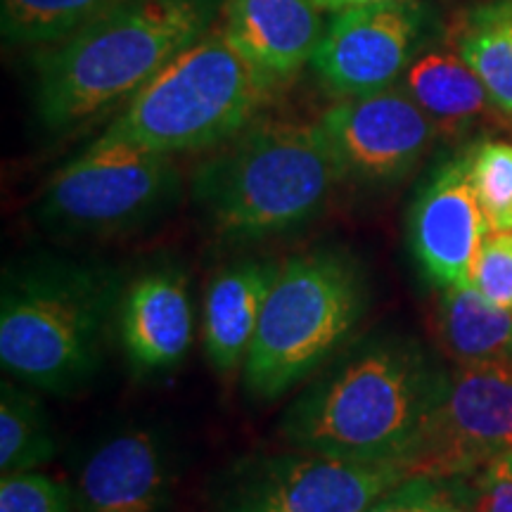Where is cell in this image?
Wrapping results in <instances>:
<instances>
[{
  "instance_id": "6da1fadb",
  "label": "cell",
  "mask_w": 512,
  "mask_h": 512,
  "mask_svg": "<svg viewBox=\"0 0 512 512\" xmlns=\"http://www.w3.org/2000/svg\"><path fill=\"white\" fill-rule=\"evenodd\" d=\"M448 373L411 337L366 339L294 399L280 432L299 451L411 472Z\"/></svg>"
},
{
  "instance_id": "7a4b0ae2",
  "label": "cell",
  "mask_w": 512,
  "mask_h": 512,
  "mask_svg": "<svg viewBox=\"0 0 512 512\" xmlns=\"http://www.w3.org/2000/svg\"><path fill=\"white\" fill-rule=\"evenodd\" d=\"M223 0H124L34 53V107L48 133H69L128 105L178 53L214 29Z\"/></svg>"
},
{
  "instance_id": "3957f363",
  "label": "cell",
  "mask_w": 512,
  "mask_h": 512,
  "mask_svg": "<svg viewBox=\"0 0 512 512\" xmlns=\"http://www.w3.org/2000/svg\"><path fill=\"white\" fill-rule=\"evenodd\" d=\"M347 181L320 124L252 121L192 174V200L216 238L259 242L316 219Z\"/></svg>"
},
{
  "instance_id": "277c9868",
  "label": "cell",
  "mask_w": 512,
  "mask_h": 512,
  "mask_svg": "<svg viewBox=\"0 0 512 512\" xmlns=\"http://www.w3.org/2000/svg\"><path fill=\"white\" fill-rule=\"evenodd\" d=\"M121 294L117 268L95 261L36 259L8 268L0 363L41 392H79L98 373Z\"/></svg>"
},
{
  "instance_id": "5b68a950",
  "label": "cell",
  "mask_w": 512,
  "mask_h": 512,
  "mask_svg": "<svg viewBox=\"0 0 512 512\" xmlns=\"http://www.w3.org/2000/svg\"><path fill=\"white\" fill-rule=\"evenodd\" d=\"M366 311L368 278L356 256L320 247L285 259L242 366L245 389L261 401L287 394L349 342Z\"/></svg>"
},
{
  "instance_id": "8992f818",
  "label": "cell",
  "mask_w": 512,
  "mask_h": 512,
  "mask_svg": "<svg viewBox=\"0 0 512 512\" xmlns=\"http://www.w3.org/2000/svg\"><path fill=\"white\" fill-rule=\"evenodd\" d=\"M271 83L211 29L178 53L102 136L178 155L228 143L256 121Z\"/></svg>"
},
{
  "instance_id": "52a82bcc",
  "label": "cell",
  "mask_w": 512,
  "mask_h": 512,
  "mask_svg": "<svg viewBox=\"0 0 512 512\" xmlns=\"http://www.w3.org/2000/svg\"><path fill=\"white\" fill-rule=\"evenodd\" d=\"M174 155L100 136L50 178L36 221L62 240H107L157 221L178 202Z\"/></svg>"
},
{
  "instance_id": "ba28073f",
  "label": "cell",
  "mask_w": 512,
  "mask_h": 512,
  "mask_svg": "<svg viewBox=\"0 0 512 512\" xmlns=\"http://www.w3.org/2000/svg\"><path fill=\"white\" fill-rule=\"evenodd\" d=\"M411 477L403 465L320 453L242 458L219 479L216 512H363Z\"/></svg>"
},
{
  "instance_id": "9c48e42d",
  "label": "cell",
  "mask_w": 512,
  "mask_h": 512,
  "mask_svg": "<svg viewBox=\"0 0 512 512\" xmlns=\"http://www.w3.org/2000/svg\"><path fill=\"white\" fill-rule=\"evenodd\" d=\"M439 19L420 0L368 5L332 15L311 67L337 98L392 88L434 38Z\"/></svg>"
},
{
  "instance_id": "30bf717a",
  "label": "cell",
  "mask_w": 512,
  "mask_h": 512,
  "mask_svg": "<svg viewBox=\"0 0 512 512\" xmlns=\"http://www.w3.org/2000/svg\"><path fill=\"white\" fill-rule=\"evenodd\" d=\"M505 453H512V358L456 366L411 475L460 482Z\"/></svg>"
},
{
  "instance_id": "8fae6325",
  "label": "cell",
  "mask_w": 512,
  "mask_h": 512,
  "mask_svg": "<svg viewBox=\"0 0 512 512\" xmlns=\"http://www.w3.org/2000/svg\"><path fill=\"white\" fill-rule=\"evenodd\" d=\"M344 178L368 188L401 183L432 150L439 128L396 83L384 91L339 98L318 119Z\"/></svg>"
},
{
  "instance_id": "7c38bea8",
  "label": "cell",
  "mask_w": 512,
  "mask_h": 512,
  "mask_svg": "<svg viewBox=\"0 0 512 512\" xmlns=\"http://www.w3.org/2000/svg\"><path fill=\"white\" fill-rule=\"evenodd\" d=\"M491 226L472 188L470 145L441 159L415 192L408 245L420 271L439 290L470 285Z\"/></svg>"
},
{
  "instance_id": "4fadbf2b",
  "label": "cell",
  "mask_w": 512,
  "mask_h": 512,
  "mask_svg": "<svg viewBox=\"0 0 512 512\" xmlns=\"http://www.w3.org/2000/svg\"><path fill=\"white\" fill-rule=\"evenodd\" d=\"M174 463L162 434L126 427L100 441L76 482L79 512H169Z\"/></svg>"
},
{
  "instance_id": "5bb4252c",
  "label": "cell",
  "mask_w": 512,
  "mask_h": 512,
  "mask_svg": "<svg viewBox=\"0 0 512 512\" xmlns=\"http://www.w3.org/2000/svg\"><path fill=\"white\" fill-rule=\"evenodd\" d=\"M117 328L138 375H162L181 366L195 339L188 275L174 266L136 275L121 294Z\"/></svg>"
},
{
  "instance_id": "9a60e30c",
  "label": "cell",
  "mask_w": 512,
  "mask_h": 512,
  "mask_svg": "<svg viewBox=\"0 0 512 512\" xmlns=\"http://www.w3.org/2000/svg\"><path fill=\"white\" fill-rule=\"evenodd\" d=\"M221 31L275 88L297 76L323 38V10L313 0H223Z\"/></svg>"
},
{
  "instance_id": "2e32d148",
  "label": "cell",
  "mask_w": 512,
  "mask_h": 512,
  "mask_svg": "<svg viewBox=\"0 0 512 512\" xmlns=\"http://www.w3.org/2000/svg\"><path fill=\"white\" fill-rule=\"evenodd\" d=\"M280 261L240 259L211 278L204 297V351L216 373L245 366Z\"/></svg>"
},
{
  "instance_id": "e0dca14e",
  "label": "cell",
  "mask_w": 512,
  "mask_h": 512,
  "mask_svg": "<svg viewBox=\"0 0 512 512\" xmlns=\"http://www.w3.org/2000/svg\"><path fill=\"white\" fill-rule=\"evenodd\" d=\"M399 86L437 124L439 136H465L496 110L484 83L456 46H441L434 38L408 64Z\"/></svg>"
},
{
  "instance_id": "ac0fdd59",
  "label": "cell",
  "mask_w": 512,
  "mask_h": 512,
  "mask_svg": "<svg viewBox=\"0 0 512 512\" xmlns=\"http://www.w3.org/2000/svg\"><path fill=\"white\" fill-rule=\"evenodd\" d=\"M441 349L456 366L512 358V311L501 309L475 285L441 290L437 309Z\"/></svg>"
},
{
  "instance_id": "d6986e66",
  "label": "cell",
  "mask_w": 512,
  "mask_h": 512,
  "mask_svg": "<svg viewBox=\"0 0 512 512\" xmlns=\"http://www.w3.org/2000/svg\"><path fill=\"white\" fill-rule=\"evenodd\" d=\"M453 46L484 83L496 112L512 119V0H484L463 12Z\"/></svg>"
},
{
  "instance_id": "ffe728a7",
  "label": "cell",
  "mask_w": 512,
  "mask_h": 512,
  "mask_svg": "<svg viewBox=\"0 0 512 512\" xmlns=\"http://www.w3.org/2000/svg\"><path fill=\"white\" fill-rule=\"evenodd\" d=\"M124 0H0V27L10 48L43 50L64 41Z\"/></svg>"
},
{
  "instance_id": "44dd1931",
  "label": "cell",
  "mask_w": 512,
  "mask_h": 512,
  "mask_svg": "<svg viewBox=\"0 0 512 512\" xmlns=\"http://www.w3.org/2000/svg\"><path fill=\"white\" fill-rule=\"evenodd\" d=\"M57 441L46 408L31 389L5 380L0 387V470L17 475L50 463Z\"/></svg>"
},
{
  "instance_id": "7402d4cb",
  "label": "cell",
  "mask_w": 512,
  "mask_h": 512,
  "mask_svg": "<svg viewBox=\"0 0 512 512\" xmlns=\"http://www.w3.org/2000/svg\"><path fill=\"white\" fill-rule=\"evenodd\" d=\"M470 178L491 233L512 230V143L479 140L470 145Z\"/></svg>"
},
{
  "instance_id": "603a6c76",
  "label": "cell",
  "mask_w": 512,
  "mask_h": 512,
  "mask_svg": "<svg viewBox=\"0 0 512 512\" xmlns=\"http://www.w3.org/2000/svg\"><path fill=\"white\" fill-rule=\"evenodd\" d=\"M0 512H79L76 489L34 470L3 475Z\"/></svg>"
},
{
  "instance_id": "cb8c5ba5",
  "label": "cell",
  "mask_w": 512,
  "mask_h": 512,
  "mask_svg": "<svg viewBox=\"0 0 512 512\" xmlns=\"http://www.w3.org/2000/svg\"><path fill=\"white\" fill-rule=\"evenodd\" d=\"M456 498L458 482L432 475H411L363 512H444L456 505Z\"/></svg>"
},
{
  "instance_id": "d4e9b609",
  "label": "cell",
  "mask_w": 512,
  "mask_h": 512,
  "mask_svg": "<svg viewBox=\"0 0 512 512\" xmlns=\"http://www.w3.org/2000/svg\"><path fill=\"white\" fill-rule=\"evenodd\" d=\"M472 285L489 302L512 311V230L510 233H489L479 249Z\"/></svg>"
},
{
  "instance_id": "484cf974",
  "label": "cell",
  "mask_w": 512,
  "mask_h": 512,
  "mask_svg": "<svg viewBox=\"0 0 512 512\" xmlns=\"http://www.w3.org/2000/svg\"><path fill=\"white\" fill-rule=\"evenodd\" d=\"M475 479L477 512H512V453L486 463Z\"/></svg>"
},
{
  "instance_id": "4316f807",
  "label": "cell",
  "mask_w": 512,
  "mask_h": 512,
  "mask_svg": "<svg viewBox=\"0 0 512 512\" xmlns=\"http://www.w3.org/2000/svg\"><path fill=\"white\" fill-rule=\"evenodd\" d=\"M323 12L337 15L344 10H356V8H368V5H382V3H396V0H313Z\"/></svg>"
},
{
  "instance_id": "83f0119b",
  "label": "cell",
  "mask_w": 512,
  "mask_h": 512,
  "mask_svg": "<svg viewBox=\"0 0 512 512\" xmlns=\"http://www.w3.org/2000/svg\"><path fill=\"white\" fill-rule=\"evenodd\" d=\"M444 512H463V510H458L456 505H453V508H448V510H444Z\"/></svg>"
}]
</instances>
